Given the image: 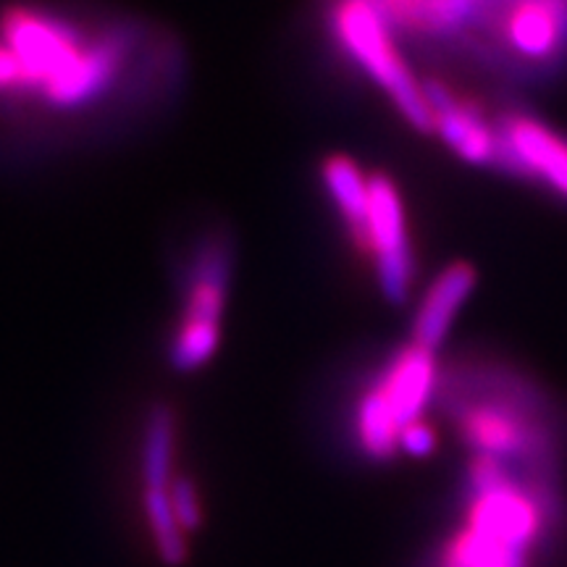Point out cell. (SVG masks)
Returning a JSON list of instances; mask_svg holds the SVG:
<instances>
[{"label": "cell", "mask_w": 567, "mask_h": 567, "mask_svg": "<svg viewBox=\"0 0 567 567\" xmlns=\"http://www.w3.org/2000/svg\"><path fill=\"white\" fill-rule=\"evenodd\" d=\"M360 258L371 260L375 284L389 302L408 300L415 281V258L408 234L405 203L392 176H368V221Z\"/></svg>", "instance_id": "3"}, {"label": "cell", "mask_w": 567, "mask_h": 567, "mask_svg": "<svg viewBox=\"0 0 567 567\" xmlns=\"http://www.w3.org/2000/svg\"><path fill=\"white\" fill-rule=\"evenodd\" d=\"M394 32L450 38L471 24H484L502 0H368Z\"/></svg>", "instance_id": "9"}, {"label": "cell", "mask_w": 567, "mask_h": 567, "mask_svg": "<svg viewBox=\"0 0 567 567\" xmlns=\"http://www.w3.org/2000/svg\"><path fill=\"white\" fill-rule=\"evenodd\" d=\"M457 429L476 455L496 457L502 463L509 457H547L544 429L526 413V400H515L513 394L465 402L457 415Z\"/></svg>", "instance_id": "4"}, {"label": "cell", "mask_w": 567, "mask_h": 567, "mask_svg": "<svg viewBox=\"0 0 567 567\" xmlns=\"http://www.w3.org/2000/svg\"><path fill=\"white\" fill-rule=\"evenodd\" d=\"M400 423L379 386H371L358 402V439L368 457L389 463L400 446Z\"/></svg>", "instance_id": "13"}, {"label": "cell", "mask_w": 567, "mask_h": 567, "mask_svg": "<svg viewBox=\"0 0 567 567\" xmlns=\"http://www.w3.org/2000/svg\"><path fill=\"white\" fill-rule=\"evenodd\" d=\"M368 176L360 163H354L350 155L334 153L321 163V182L326 187V195L331 197L339 218L344 221L347 237L360 255L363 250L365 237V221H368Z\"/></svg>", "instance_id": "12"}, {"label": "cell", "mask_w": 567, "mask_h": 567, "mask_svg": "<svg viewBox=\"0 0 567 567\" xmlns=\"http://www.w3.org/2000/svg\"><path fill=\"white\" fill-rule=\"evenodd\" d=\"M145 513L161 559L168 567H179L187 559V544H184V530L174 515L168 488H145Z\"/></svg>", "instance_id": "16"}, {"label": "cell", "mask_w": 567, "mask_h": 567, "mask_svg": "<svg viewBox=\"0 0 567 567\" xmlns=\"http://www.w3.org/2000/svg\"><path fill=\"white\" fill-rule=\"evenodd\" d=\"M329 30L347 59L371 80L415 132L434 134V111H431L425 84L408 66L400 53L394 30L368 0H331Z\"/></svg>", "instance_id": "2"}, {"label": "cell", "mask_w": 567, "mask_h": 567, "mask_svg": "<svg viewBox=\"0 0 567 567\" xmlns=\"http://www.w3.org/2000/svg\"><path fill=\"white\" fill-rule=\"evenodd\" d=\"M488 38L517 63H559L567 53V0H502Z\"/></svg>", "instance_id": "5"}, {"label": "cell", "mask_w": 567, "mask_h": 567, "mask_svg": "<svg viewBox=\"0 0 567 567\" xmlns=\"http://www.w3.org/2000/svg\"><path fill=\"white\" fill-rule=\"evenodd\" d=\"M168 496H172V507L176 520H179L182 530H197L203 523V509H200V499H197L195 484L189 478H172L168 484Z\"/></svg>", "instance_id": "18"}, {"label": "cell", "mask_w": 567, "mask_h": 567, "mask_svg": "<svg viewBox=\"0 0 567 567\" xmlns=\"http://www.w3.org/2000/svg\"><path fill=\"white\" fill-rule=\"evenodd\" d=\"M442 567H528L526 549L494 542L473 528H465L450 542Z\"/></svg>", "instance_id": "15"}, {"label": "cell", "mask_w": 567, "mask_h": 567, "mask_svg": "<svg viewBox=\"0 0 567 567\" xmlns=\"http://www.w3.org/2000/svg\"><path fill=\"white\" fill-rule=\"evenodd\" d=\"M400 446L408 452V455H413V457L431 455V452H434V446H436L434 429H431V425L423 423V421L408 423L405 429L400 431Z\"/></svg>", "instance_id": "19"}, {"label": "cell", "mask_w": 567, "mask_h": 567, "mask_svg": "<svg viewBox=\"0 0 567 567\" xmlns=\"http://www.w3.org/2000/svg\"><path fill=\"white\" fill-rule=\"evenodd\" d=\"M231 287V250L224 237L200 239L189 258L182 292V323L221 326Z\"/></svg>", "instance_id": "8"}, {"label": "cell", "mask_w": 567, "mask_h": 567, "mask_svg": "<svg viewBox=\"0 0 567 567\" xmlns=\"http://www.w3.org/2000/svg\"><path fill=\"white\" fill-rule=\"evenodd\" d=\"M425 95H429L431 111H434V134L471 166H496L502 163V142L496 132V122H488L484 105L473 97L460 95L444 82L429 80Z\"/></svg>", "instance_id": "7"}, {"label": "cell", "mask_w": 567, "mask_h": 567, "mask_svg": "<svg viewBox=\"0 0 567 567\" xmlns=\"http://www.w3.org/2000/svg\"><path fill=\"white\" fill-rule=\"evenodd\" d=\"M0 42L19 61L21 97L55 111H82L116 87L134 34L126 27L84 34L61 13L11 3L0 11Z\"/></svg>", "instance_id": "1"}, {"label": "cell", "mask_w": 567, "mask_h": 567, "mask_svg": "<svg viewBox=\"0 0 567 567\" xmlns=\"http://www.w3.org/2000/svg\"><path fill=\"white\" fill-rule=\"evenodd\" d=\"M476 284L478 271L465 260H452L444 266L423 289L413 318V342L436 352L450 334L460 308L476 292Z\"/></svg>", "instance_id": "11"}, {"label": "cell", "mask_w": 567, "mask_h": 567, "mask_svg": "<svg viewBox=\"0 0 567 567\" xmlns=\"http://www.w3.org/2000/svg\"><path fill=\"white\" fill-rule=\"evenodd\" d=\"M375 386L381 389L389 408H392L400 429L421 421V413L439 386L436 352L415 342L405 344L389 360Z\"/></svg>", "instance_id": "10"}, {"label": "cell", "mask_w": 567, "mask_h": 567, "mask_svg": "<svg viewBox=\"0 0 567 567\" xmlns=\"http://www.w3.org/2000/svg\"><path fill=\"white\" fill-rule=\"evenodd\" d=\"M21 97V71L9 48L0 42V101H17Z\"/></svg>", "instance_id": "20"}, {"label": "cell", "mask_w": 567, "mask_h": 567, "mask_svg": "<svg viewBox=\"0 0 567 567\" xmlns=\"http://www.w3.org/2000/svg\"><path fill=\"white\" fill-rule=\"evenodd\" d=\"M172 460H174V413L172 408H151L145 425V444H142V478L145 488H168L172 484Z\"/></svg>", "instance_id": "14"}, {"label": "cell", "mask_w": 567, "mask_h": 567, "mask_svg": "<svg viewBox=\"0 0 567 567\" xmlns=\"http://www.w3.org/2000/svg\"><path fill=\"white\" fill-rule=\"evenodd\" d=\"M218 342H221V326L179 321L174 329L172 347H168V360L182 373L197 371L216 354Z\"/></svg>", "instance_id": "17"}, {"label": "cell", "mask_w": 567, "mask_h": 567, "mask_svg": "<svg viewBox=\"0 0 567 567\" xmlns=\"http://www.w3.org/2000/svg\"><path fill=\"white\" fill-rule=\"evenodd\" d=\"M502 142L499 168L526 176L567 200V137L523 111L496 118Z\"/></svg>", "instance_id": "6"}]
</instances>
